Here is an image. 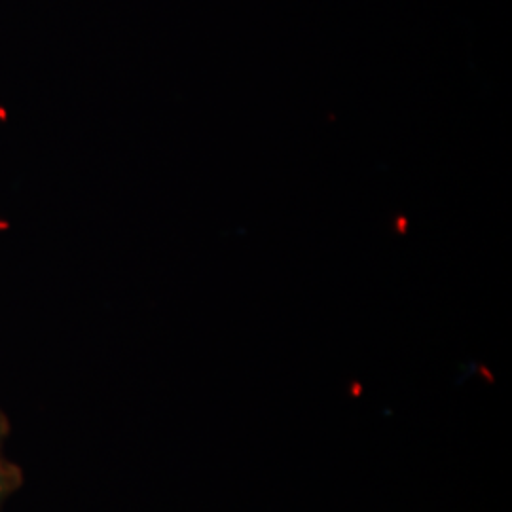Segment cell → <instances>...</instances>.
<instances>
[{"mask_svg": "<svg viewBox=\"0 0 512 512\" xmlns=\"http://www.w3.org/2000/svg\"><path fill=\"white\" fill-rule=\"evenodd\" d=\"M6 437H8V423L4 414L0 412V512L4 509L6 501L16 494L23 484L19 465L6 456Z\"/></svg>", "mask_w": 512, "mask_h": 512, "instance_id": "6da1fadb", "label": "cell"}]
</instances>
